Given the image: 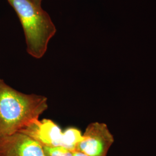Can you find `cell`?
<instances>
[{
  "instance_id": "obj_8",
  "label": "cell",
  "mask_w": 156,
  "mask_h": 156,
  "mask_svg": "<svg viewBox=\"0 0 156 156\" xmlns=\"http://www.w3.org/2000/svg\"><path fill=\"white\" fill-rule=\"evenodd\" d=\"M73 156H88L86 155L85 154H84L82 152L78 151H73Z\"/></svg>"
},
{
  "instance_id": "obj_6",
  "label": "cell",
  "mask_w": 156,
  "mask_h": 156,
  "mask_svg": "<svg viewBox=\"0 0 156 156\" xmlns=\"http://www.w3.org/2000/svg\"><path fill=\"white\" fill-rule=\"evenodd\" d=\"M82 139L83 134L79 129L75 127L68 128L63 131L62 146L75 151Z\"/></svg>"
},
{
  "instance_id": "obj_7",
  "label": "cell",
  "mask_w": 156,
  "mask_h": 156,
  "mask_svg": "<svg viewBox=\"0 0 156 156\" xmlns=\"http://www.w3.org/2000/svg\"><path fill=\"white\" fill-rule=\"evenodd\" d=\"M46 156H73V151L62 146H43Z\"/></svg>"
},
{
  "instance_id": "obj_2",
  "label": "cell",
  "mask_w": 156,
  "mask_h": 156,
  "mask_svg": "<svg viewBox=\"0 0 156 156\" xmlns=\"http://www.w3.org/2000/svg\"><path fill=\"white\" fill-rule=\"evenodd\" d=\"M7 1L22 26L27 53L35 58H42L57 31L49 15L33 0Z\"/></svg>"
},
{
  "instance_id": "obj_3",
  "label": "cell",
  "mask_w": 156,
  "mask_h": 156,
  "mask_svg": "<svg viewBox=\"0 0 156 156\" xmlns=\"http://www.w3.org/2000/svg\"><path fill=\"white\" fill-rule=\"evenodd\" d=\"M114 141L113 135L105 123L93 122L86 128L76 151L88 156H107Z\"/></svg>"
},
{
  "instance_id": "obj_1",
  "label": "cell",
  "mask_w": 156,
  "mask_h": 156,
  "mask_svg": "<svg viewBox=\"0 0 156 156\" xmlns=\"http://www.w3.org/2000/svg\"><path fill=\"white\" fill-rule=\"evenodd\" d=\"M48 108L45 96L23 93L0 78V136L19 132Z\"/></svg>"
},
{
  "instance_id": "obj_4",
  "label": "cell",
  "mask_w": 156,
  "mask_h": 156,
  "mask_svg": "<svg viewBox=\"0 0 156 156\" xmlns=\"http://www.w3.org/2000/svg\"><path fill=\"white\" fill-rule=\"evenodd\" d=\"M0 156H46L43 146L20 132L0 136Z\"/></svg>"
},
{
  "instance_id": "obj_5",
  "label": "cell",
  "mask_w": 156,
  "mask_h": 156,
  "mask_svg": "<svg viewBox=\"0 0 156 156\" xmlns=\"http://www.w3.org/2000/svg\"><path fill=\"white\" fill-rule=\"evenodd\" d=\"M19 132L27 135L42 146H62L63 131L50 119H37Z\"/></svg>"
},
{
  "instance_id": "obj_9",
  "label": "cell",
  "mask_w": 156,
  "mask_h": 156,
  "mask_svg": "<svg viewBox=\"0 0 156 156\" xmlns=\"http://www.w3.org/2000/svg\"><path fill=\"white\" fill-rule=\"evenodd\" d=\"M33 1L35 3H36L38 5L41 6L42 0H33Z\"/></svg>"
}]
</instances>
